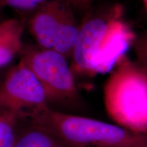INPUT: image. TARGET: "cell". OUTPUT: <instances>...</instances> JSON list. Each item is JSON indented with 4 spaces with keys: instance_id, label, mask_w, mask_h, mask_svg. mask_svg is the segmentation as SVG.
<instances>
[{
    "instance_id": "6da1fadb",
    "label": "cell",
    "mask_w": 147,
    "mask_h": 147,
    "mask_svg": "<svg viewBox=\"0 0 147 147\" xmlns=\"http://www.w3.org/2000/svg\"><path fill=\"white\" fill-rule=\"evenodd\" d=\"M136 37L121 5L90 14L80 23L70 58L74 75L93 77L111 71L132 47Z\"/></svg>"
},
{
    "instance_id": "7a4b0ae2",
    "label": "cell",
    "mask_w": 147,
    "mask_h": 147,
    "mask_svg": "<svg viewBox=\"0 0 147 147\" xmlns=\"http://www.w3.org/2000/svg\"><path fill=\"white\" fill-rule=\"evenodd\" d=\"M25 120L41 127L68 147H129L146 140L147 134L131 132L117 124L55 110L49 106Z\"/></svg>"
},
{
    "instance_id": "3957f363",
    "label": "cell",
    "mask_w": 147,
    "mask_h": 147,
    "mask_svg": "<svg viewBox=\"0 0 147 147\" xmlns=\"http://www.w3.org/2000/svg\"><path fill=\"white\" fill-rule=\"evenodd\" d=\"M103 100L106 113L115 124L147 134V74L127 55L110 71Z\"/></svg>"
},
{
    "instance_id": "277c9868",
    "label": "cell",
    "mask_w": 147,
    "mask_h": 147,
    "mask_svg": "<svg viewBox=\"0 0 147 147\" xmlns=\"http://www.w3.org/2000/svg\"><path fill=\"white\" fill-rule=\"evenodd\" d=\"M18 55L41 84L49 107L77 110L83 106L70 64L63 55L30 44H23Z\"/></svg>"
},
{
    "instance_id": "5b68a950",
    "label": "cell",
    "mask_w": 147,
    "mask_h": 147,
    "mask_svg": "<svg viewBox=\"0 0 147 147\" xmlns=\"http://www.w3.org/2000/svg\"><path fill=\"white\" fill-rule=\"evenodd\" d=\"M48 105L41 84L21 60L5 74L0 82V108L11 110L21 119Z\"/></svg>"
},
{
    "instance_id": "8992f818",
    "label": "cell",
    "mask_w": 147,
    "mask_h": 147,
    "mask_svg": "<svg viewBox=\"0 0 147 147\" xmlns=\"http://www.w3.org/2000/svg\"><path fill=\"white\" fill-rule=\"evenodd\" d=\"M71 6L70 0H49L33 12L28 27L36 45L42 49H53L58 29Z\"/></svg>"
},
{
    "instance_id": "52a82bcc",
    "label": "cell",
    "mask_w": 147,
    "mask_h": 147,
    "mask_svg": "<svg viewBox=\"0 0 147 147\" xmlns=\"http://www.w3.org/2000/svg\"><path fill=\"white\" fill-rule=\"evenodd\" d=\"M25 26L17 18L0 22V71L8 65L19 54Z\"/></svg>"
},
{
    "instance_id": "ba28073f",
    "label": "cell",
    "mask_w": 147,
    "mask_h": 147,
    "mask_svg": "<svg viewBox=\"0 0 147 147\" xmlns=\"http://www.w3.org/2000/svg\"><path fill=\"white\" fill-rule=\"evenodd\" d=\"M71 6L67 10L58 29L53 49L70 59L76 45L80 25L74 14Z\"/></svg>"
},
{
    "instance_id": "9c48e42d",
    "label": "cell",
    "mask_w": 147,
    "mask_h": 147,
    "mask_svg": "<svg viewBox=\"0 0 147 147\" xmlns=\"http://www.w3.org/2000/svg\"><path fill=\"white\" fill-rule=\"evenodd\" d=\"M14 147L68 146L61 142L45 129L27 121V124L23 127L19 123Z\"/></svg>"
},
{
    "instance_id": "30bf717a",
    "label": "cell",
    "mask_w": 147,
    "mask_h": 147,
    "mask_svg": "<svg viewBox=\"0 0 147 147\" xmlns=\"http://www.w3.org/2000/svg\"><path fill=\"white\" fill-rule=\"evenodd\" d=\"M20 121L16 113L0 108V147H14Z\"/></svg>"
},
{
    "instance_id": "8fae6325",
    "label": "cell",
    "mask_w": 147,
    "mask_h": 147,
    "mask_svg": "<svg viewBox=\"0 0 147 147\" xmlns=\"http://www.w3.org/2000/svg\"><path fill=\"white\" fill-rule=\"evenodd\" d=\"M132 48L136 58V62L147 74V28L136 35Z\"/></svg>"
},
{
    "instance_id": "7c38bea8",
    "label": "cell",
    "mask_w": 147,
    "mask_h": 147,
    "mask_svg": "<svg viewBox=\"0 0 147 147\" xmlns=\"http://www.w3.org/2000/svg\"><path fill=\"white\" fill-rule=\"evenodd\" d=\"M49 0H0V7H9L16 10L34 12Z\"/></svg>"
},
{
    "instance_id": "4fadbf2b",
    "label": "cell",
    "mask_w": 147,
    "mask_h": 147,
    "mask_svg": "<svg viewBox=\"0 0 147 147\" xmlns=\"http://www.w3.org/2000/svg\"><path fill=\"white\" fill-rule=\"evenodd\" d=\"M73 6H76L81 10H87L91 8L93 0H70Z\"/></svg>"
},
{
    "instance_id": "5bb4252c",
    "label": "cell",
    "mask_w": 147,
    "mask_h": 147,
    "mask_svg": "<svg viewBox=\"0 0 147 147\" xmlns=\"http://www.w3.org/2000/svg\"><path fill=\"white\" fill-rule=\"evenodd\" d=\"M142 1H143V4H144L145 12H146V15H147V0H142Z\"/></svg>"
},
{
    "instance_id": "9a60e30c",
    "label": "cell",
    "mask_w": 147,
    "mask_h": 147,
    "mask_svg": "<svg viewBox=\"0 0 147 147\" xmlns=\"http://www.w3.org/2000/svg\"><path fill=\"white\" fill-rule=\"evenodd\" d=\"M1 71H0V82H1V79H2L3 76H2V74H1Z\"/></svg>"
}]
</instances>
